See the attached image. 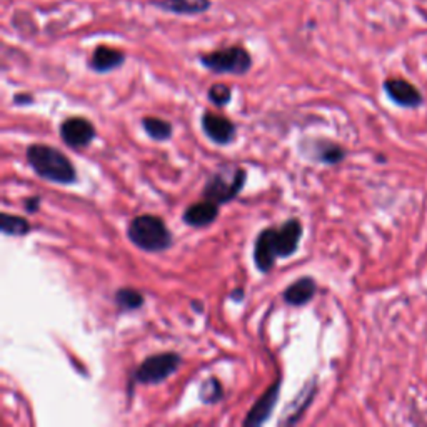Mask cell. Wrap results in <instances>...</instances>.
Segmentation results:
<instances>
[{
    "label": "cell",
    "instance_id": "obj_1",
    "mask_svg": "<svg viewBox=\"0 0 427 427\" xmlns=\"http://www.w3.org/2000/svg\"><path fill=\"white\" fill-rule=\"evenodd\" d=\"M302 237V225L297 219H290L279 229H266L259 234L254 261L261 272H269L279 257H290L297 251Z\"/></svg>",
    "mask_w": 427,
    "mask_h": 427
},
{
    "label": "cell",
    "instance_id": "obj_2",
    "mask_svg": "<svg viewBox=\"0 0 427 427\" xmlns=\"http://www.w3.org/2000/svg\"><path fill=\"white\" fill-rule=\"evenodd\" d=\"M27 161L35 174L42 179L51 180L56 184H72L75 182L77 172L70 159L63 156L61 151L45 144H34L27 149Z\"/></svg>",
    "mask_w": 427,
    "mask_h": 427
},
{
    "label": "cell",
    "instance_id": "obj_3",
    "mask_svg": "<svg viewBox=\"0 0 427 427\" xmlns=\"http://www.w3.org/2000/svg\"><path fill=\"white\" fill-rule=\"evenodd\" d=\"M130 242L145 252H162L172 245V234L166 222L156 216H137L127 229Z\"/></svg>",
    "mask_w": 427,
    "mask_h": 427
},
{
    "label": "cell",
    "instance_id": "obj_4",
    "mask_svg": "<svg viewBox=\"0 0 427 427\" xmlns=\"http://www.w3.org/2000/svg\"><path fill=\"white\" fill-rule=\"evenodd\" d=\"M201 61L209 70L217 72V74L242 75L245 72H249L252 66V58L249 56V52L244 47H239V45L207 54Z\"/></svg>",
    "mask_w": 427,
    "mask_h": 427
},
{
    "label": "cell",
    "instance_id": "obj_5",
    "mask_svg": "<svg viewBox=\"0 0 427 427\" xmlns=\"http://www.w3.org/2000/svg\"><path fill=\"white\" fill-rule=\"evenodd\" d=\"M180 366V356L175 352H163L147 357L135 371V380L142 384H159L171 377Z\"/></svg>",
    "mask_w": 427,
    "mask_h": 427
},
{
    "label": "cell",
    "instance_id": "obj_6",
    "mask_svg": "<svg viewBox=\"0 0 427 427\" xmlns=\"http://www.w3.org/2000/svg\"><path fill=\"white\" fill-rule=\"evenodd\" d=\"M245 184V171L237 169L233 175L216 174L209 179L204 189V197L216 204L230 202L242 190Z\"/></svg>",
    "mask_w": 427,
    "mask_h": 427
},
{
    "label": "cell",
    "instance_id": "obj_7",
    "mask_svg": "<svg viewBox=\"0 0 427 427\" xmlns=\"http://www.w3.org/2000/svg\"><path fill=\"white\" fill-rule=\"evenodd\" d=\"M61 137L72 149H84L95 137V129L84 117H70L61 125Z\"/></svg>",
    "mask_w": 427,
    "mask_h": 427
},
{
    "label": "cell",
    "instance_id": "obj_8",
    "mask_svg": "<svg viewBox=\"0 0 427 427\" xmlns=\"http://www.w3.org/2000/svg\"><path fill=\"white\" fill-rule=\"evenodd\" d=\"M384 90L392 102L401 107L416 109L422 104V95L416 85L404 79H388L384 82Z\"/></svg>",
    "mask_w": 427,
    "mask_h": 427
},
{
    "label": "cell",
    "instance_id": "obj_9",
    "mask_svg": "<svg viewBox=\"0 0 427 427\" xmlns=\"http://www.w3.org/2000/svg\"><path fill=\"white\" fill-rule=\"evenodd\" d=\"M202 129L209 139L219 145L230 144L235 137V125L227 117L217 116V113H204Z\"/></svg>",
    "mask_w": 427,
    "mask_h": 427
},
{
    "label": "cell",
    "instance_id": "obj_10",
    "mask_svg": "<svg viewBox=\"0 0 427 427\" xmlns=\"http://www.w3.org/2000/svg\"><path fill=\"white\" fill-rule=\"evenodd\" d=\"M279 388L280 383L277 380L274 385H271V388L262 394V397L259 399L256 406L249 411L247 417L244 419V426H261L269 419L277 404V399H279Z\"/></svg>",
    "mask_w": 427,
    "mask_h": 427
},
{
    "label": "cell",
    "instance_id": "obj_11",
    "mask_svg": "<svg viewBox=\"0 0 427 427\" xmlns=\"http://www.w3.org/2000/svg\"><path fill=\"white\" fill-rule=\"evenodd\" d=\"M219 214V204L212 201H202L192 204L184 214V221L192 227H207L217 219Z\"/></svg>",
    "mask_w": 427,
    "mask_h": 427
},
{
    "label": "cell",
    "instance_id": "obj_12",
    "mask_svg": "<svg viewBox=\"0 0 427 427\" xmlns=\"http://www.w3.org/2000/svg\"><path fill=\"white\" fill-rule=\"evenodd\" d=\"M317 290V285L314 283V279L311 277H301L297 283L290 284L287 289L284 290V301L290 304V306H304L314 297Z\"/></svg>",
    "mask_w": 427,
    "mask_h": 427
},
{
    "label": "cell",
    "instance_id": "obj_13",
    "mask_svg": "<svg viewBox=\"0 0 427 427\" xmlns=\"http://www.w3.org/2000/svg\"><path fill=\"white\" fill-rule=\"evenodd\" d=\"M124 52L107 47V45H101V47L95 49L90 66L95 72H109L120 67L124 63Z\"/></svg>",
    "mask_w": 427,
    "mask_h": 427
},
{
    "label": "cell",
    "instance_id": "obj_14",
    "mask_svg": "<svg viewBox=\"0 0 427 427\" xmlns=\"http://www.w3.org/2000/svg\"><path fill=\"white\" fill-rule=\"evenodd\" d=\"M157 6L175 13H199L211 7V0H161Z\"/></svg>",
    "mask_w": 427,
    "mask_h": 427
},
{
    "label": "cell",
    "instance_id": "obj_15",
    "mask_svg": "<svg viewBox=\"0 0 427 427\" xmlns=\"http://www.w3.org/2000/svg\"><path fill=\"white\" fill-rule=\"evenodd\" d=\"M0 227H2L4 234L16 235V237H20V235L30 233V224L24 217L11 216V214H2V217H0Z\"/></svg>",
    "mask_w": 427,
    "mask_h": 427
},
{
    "label": "cell",
    "instance_id": "obj_16",
    "mask_svg": "<svg viewBox=\"0 0 427 427\" xmlns=\"http://www.w3.org/2000/svg\"><path fill=\"white\" fill-rule=\"evenodd\" d=\"M142 125L147 135L154 140H167L172 135V125L169 122L157 119V117H145L142 119Z\"/></svg>",
    "mask_w": 427,
    "mask_h": 427
},
{
    "label": "cell",
    "instance_id": "obj_17",
    "mask_svg": "<svg viewBox=\"0 0 427 427\" xmlns=\"http://www.w3.org/2000/svg\"><path fill=\"white\" fill-rule=\"evenodd\" d=\"M116 302L122 311H135V309L142 307L144 297L139 290L135 289H119L116 292Z\"/></svg>",
    "mask_w": 427,
    "mask_h": 427
},
{
    "label": "cell",
    "instance_id": "obj_18",
    "mask_svg": "<svg viewBox=\"0 0 427 427\" xmlns=\"http://www.w3.org/2000/svg\"><path fill=\"white\" fill-rule=\"evenodd\" d=\"M317 149V161L324 162V163H339L342 162V159L346 157V152H344L342 147L335 144H326L322 142L319 144Z\"/></svg>",
    "mask_w": 427,
    "mask_h": 427
},
{
    "label": "cell",
    "instance_id": "obj_19",
    "mask_svg": "<svg viewBox=\"0 0 427 427\" xmlns=\"http://www.w3.org/2000/svg\"><path fill=\"white\" fill-rule=\"evenodd\" d=\"M314 392H316V389L312 388H307L306 385V389L302 390V394L301 396H299V399L297 401H294V412H290V414H287V419L285 421H283L284 424H294V422H297V419L299 417L302 416V412H304V409H306L309 404H311V399H312V396H314Z\"/></svg>",
    "mask_w": 427,
    "mask_h": 427
},
{
    "label": "cell",
    "instance_id": "obj_20",
    "mask_svg": "<svg viewBox=\"0 0 427 427\" xmlns=\"http://www.w3.org/2000/svg\"><path fill=\"white\" fill-rule=\"evenodd\" d=\"M222 396H224V389L219 380L216 377H211V379L204 380L201 385V399L206 404H212L221 401Z\"/></svg>",
    "mask_w": 427,
    "mask_h": 427
},
{
    "label": "cell",
    "instance_id": "obj_21",
    "mask_svg": "<svg viewBox=\"0 0 427 427\" xmlns=\"http://www.w3.org/2000/svg\"><path fill=\"white\" fill-rule=\"evenodd\" d=\"M209 99L216 106H225L230 101V89L224 84H216L209 89Z\"/></svg>",
    "mask_w": 427,
    "mask_h": 427
},
{
    "label": "cell",
    "instance_id": "obj_22",
    "mask_svg": "<svg viewBox=\"0 0 427 427\" xmlns=\"http://www.w3.org/2000/svg\"><path fill=\"white\" fill-rule=\"evenodd\" d=\"M40 206V199L39 197H32V199H27L25 202V209L29 212H35Z\"/></svg>",
    "mask_w": 427,
    "mask_h": 427
},
{
    "label": "cell",
    "instance_id": "obj_23",
    "mask_svg": "<svg viewBox=\"0 0 427 427\" xmlns=\"http://www.w3.org/2000/svg\"><path fill=\"white\" fill-rule=\"evenodd\" d=\"M32 97L30 95H17L16 97V104H30Z\"/></svg>",
    "mask_w": 427,
    "mask_h": 427
}]
</instances>
